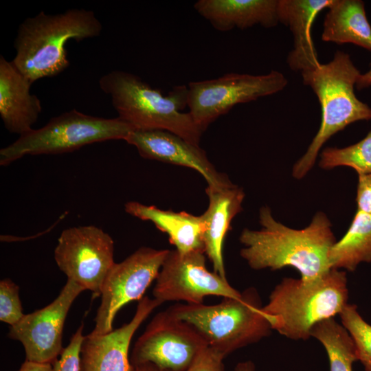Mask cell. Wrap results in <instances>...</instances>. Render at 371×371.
Wrapping results in <instances>:
<instances>
[{
	"instance_id": "cell-1",
	"label": "cell",
	"mask_w": 371,
	"mask_h": 371,
	"mask_svg": "<svg viewBox=\"0 0 371 371\" xmlns=\"http://www.w3.org/2000/svg\"><path fill=\"white\" fill-rule=\"evenodd\" d=\"M259 230L244 229L240 242V256L256 270L291 267L305 282L315 280L331 267L328 254L336 242L329 219L317 212L310 225L302 229L289 228L276 221L268 207L260 210Z\"/></svg>"
},
{
	"instance_id": "cell-2",
	"label": "cell",
	"mask_w": 371,
	"mask_h": 371,
	"mask_svg": "<svg viewBox=\"0 0 371 371\" xmlns=\"http://www.w3.org/2000/svg\"><path fill=\"white\" fill-rule=\"evenodd\" d=\"M102 30L91 10L73 8L56 14L41 11L19 25L12 62L32 83L57 76L69 65L66 43L98 36Z\"/></svg>"
},
{
	"instance_id": "cell-3",
	"label": "cell",
	"mask_w": 371,
	"mask_h": 371,
	"mask_svg": "<svg viewBox=\"0 0 371 371\" xmlns=\"http://www.w3.org/2000/svg\"><path fill=\"white\" fill-rule=\"evenodd\" d=\"M99 85L110 95L118 117L133 130L166 131L199 146L203 131L189 112L181 111L188 106V86H175L164 95L137 76L120 70L104 75Z\"/></svg>"
},
{
	"instance_id": "cell-4",
	"label": "cell",
	"mask_w": 371,
	"mask_h": 371,
	"mask_svg": "<svg viewBox=\"0 0 371 371\" xmlns=\"http://www.w3.org/2000/svg\"><path fill=\"white\" fill-rule=\"evenodd\" d=\"M348 300L346 272L331 269L313 281L283 278L262 309L272 330L293 340H306L315 325L339 315Z\"/></svg>"
},
{
	"instance_id": "cell-5",
	"label": "cell",
	"mask_w": 371,
	"mask_h": 371,
	"mask_svg": "<svg viewBox=\"0 0 371 371\" xmlns=\"http://www.w3.org/2000/svg\"><path fill=\"white\" fill-rule=\"evenodd\" d=\"M301 74L304 84L317 97L322 119L306 152L293 166V175L298 179L313 167L319 150L333 135L355 122L371 119V108L355 94L361 74L348 54L337 51L330 62Z\"/></svg>"
},
{
	"instance_id": "cell-6",
	"label": "cell",
	"mask_w": 371,
	"mask_h": 371,
	"mask_svg": "<svg viewBox=\"0 0 371 371\" xmlns=\"http://www.w3.org/2000/svg\"><path fill=\"white\" fill-rule=\"evenodd\" d=\"M262 308L259 295L251 287L240 297H223L217 304H177L167 311L192 326L209 347L225 357L270 335L272 328Z\"/></svg>"
},
{
	"instance_id": "cell-7",
	"label": "cell",
	"mask_w": 371,
	"mask_h": 371,
	"mask_svg": "<svg viewBox=\"0 0 371 371\" xmlns=\"http://www.w3.org/2000/svg\"><path fill=\"white\" fill-rule=\"evenodd\" d=\"M133 131L120 117L104 118L75 109L51 120L43 127L23 134L0 150V165L8 166L25 155L72 152L86 145L124 139Z\"/></svg>"
},
{
	"instance_id": "cell-8",
	"label": "cell",
	"mask_w": 371,
	"mask_h": 371,
	"mask_svg": "<svg viewBox=\"0 0 371 371\" xmlns=\"http://www.w3.org/2000/svg\"><path fill=\"white\" fill-rule=\"evenodd\" d=\"M287 83L283 74L276 70L261 75L229 73L215 79L190 82L188 85L189 113L203 133L235 105L276 93Z\"/></svg>"
},
{
	"instance_id": "cell-9",
	"label": "cell",
	"mask_w": 371,
	"mask_h": 371,
	"mask_svg": "<svg viewBox=\"0 0 371 371\" xmlns=\"http://www.w3.org/2000/svg\"><path fill=\"white\" fill-rule=\"evenodd\" d=\"M170 250L142 247L119 263H115L102 284L101 302L91 335L111 332L115 317L126 304L140 300L156 280Z\"/></svg>"
},
{
	"instance_id": "cell-10",
	"label": "cell",
	"mask_w": 371,
	"mask_h": 371,
	"mask_svg": "<svg viewBox=\"0 0 371 371\" xmlns=\"http://www.w3.org/2000/svg\"><path fill=\"white\" fill-rule=\"evenodd\" d=\"M54 259L68 280L100 296L104 279L115 263L114 242L94 225L69 227L58 238Z\"/></svg>"
},
{
	"instance_id": "cell-11",
	"label": "cell",
	"mask_w": 371,
	"mask_h": 371,
	"mask_svg": "<svg viewBox=\"0 0 371 371\" xmlns=\"http://www.w3.org/2000/svg\"><path fill=\"white\" fill-rule=\"evenodd\" d=\"M207 346L192 326L166 310L155 315L137 339L130 362L150 363L166 371H186Z\"/></svg>"
},
{
	"instance_id": "cell-12",
	"label": "cell",
	"mask_w": 371,
	"mask_h": 371,
	"mask_svg": "<svg viewBox=\"0 0 371 371\" xmlns=\"http://www.w3.org/2000/svg\"><path fill=\"white\" fill-rule=\"evenodd\" d=\"M155 280L153 294L161 304L185 301L198 304L209 295L232 298L242 295L227 278L208 271L203 251L181 254L170 250Z\"/></svg>"
},
{
	"instance_id": "cell-13",
	"label": "cell",
	"mask_w": 371,
	"mask_h": 371,
	"mask_svg": "<svg viewBox=\"0 0 371 371\" xmlns=\"http://www.w3.org/2000/svg\"><path fill=\"white\" fill-rule=\"evenodd\" d=\"M85 291L68 280L58 297L44 308L25 314L11 326L8 337L20 341L25 352V360L53 364L60 355L65 322L71 304Z\"/></svg>"
},
{
	"instance_id": "cell-14",
	"label": "cell",
	"mask_w": 371,
	"mask_h": 371,
	"mask_svg": "<svg viewBox=\"0 0 371 371\" xmlns=\"http://www.w3.org/2000/svg\"><path fill=\"white\" fill-rule=\"evenodd\" d=\"M125 141L145 159L188 167L196 170L207 186L222 188L232 183L227 175L216 170L206 153L182 137L163 130H133Z\"/></svg>"
},
{
	"instance_id": "cell-15",
	"label": "cell",
	"mask_w": 371,
	"mask_h": 371,
	"mask_svg": "<svg viewBox=\"0 0 371 371\" xmlns=\"http://www.w3.org/2000/svg\"><path fill=\"white\" fill-rule=\"evenodd\" d=\"M161 304L145 296L139 300L131 320L104 335L85 336L79 371H131L129 346L135 331L152 311Z\"/></svg>"
},
{
	"instance_id": "cell-16",
	"label": "cell",
	"mask_w": 371,
	"mask_h": 371,
	"mask_svg": "<svg viewBox=\"0 0 371 371\" xmlns=\"http://www.w3.org/2000/svg\"><path fill=\"white\" fill-rule=\"evenodd\" d=\"M32 83L12 61L0 56V115L5 128L19 136L32 130L42 111L40 100L30 93Z\"/></svg>"
},
{
	"instance_id": "cell-17",
	"label": "cell",
	"mask_w": 371,
	"mask_h": 371,
	"mask_svg": "<svg viewBox=\"0 0 371 371\" xmlns=\"http://www.w3.org/2000/svg\"><path fill=\"white\" fill-rule=\"evenodd\" d=\"M205 192L209 205L201 215L205 254L212 262L214 272L226 278L223 255L224 241L232 221L242 210L245 193L233 183L222 188L207 186Z\"/></svg>"
},
{
	"instance_id": "cell-18",
	"label": "cell",
	"mask_w": 371,
	"mask_h": 371,
	"mask_svg": "<svg viewBox=\"0 0 371 371\" xmlns=\"http://www.w3.org/2000/svg\"><path fill=\"white\" fill-rule=\"evenodd\" d=\"M280 0H199L194 8L217 30L272 27L280 23Z\"/></svg>"
},
{
	"instance_id": "cell-19",
	"label": "cell",
	"mask_w": 371,
	"mask_h": 371,
	"mask_svg": "<svg viewBox=\"0 0 371 371\" xmlns=\"http://www.w3.org/2000/svg\"><path fill=\"white\" fill-rule=\"evenodd\" d=\"M333 0H280V23L288 26L293 36V48L287 63L300 72L319 64L311 37V28L317 15L328 8Z\"/></svg>"
},
{
	"instance_id": "cell-20",
	"label": "cell",
	"mask_w": 371,
	"mask_h": 371,
	"mask_svg": "<svg viewBox=\"0 0 371 371\" xmlns=\"http://www.w3.org/2000/svg\"><path fill=\"white\" fill-rule=\"evenodd\" d=\"M124 210L133 216L153 223L157 229L168 236L170 243L179 253L205 252L204 223L201 215L161 210L137 201L127 202Z\"/></svg>"
},
{
	"instance_id": "cell-21",
	"label": "cell",
	"mask_w": 371,
	"mask_h": 371,
	"mask_svg": "<svg viewBox=\"0 0 371 371\" xmlns=\"http://www.w3.org/2000/svg\"><path fill=\"white\" fill-rule=\"evenodd\" d=\"M322 34L325 42L352 43L371 51V26L364 3L360 0H333L328 8Z\"/></svg>"
},
{
	"instance_id": "cell-22",
	"label": "cell",
	"mask_w": 371,
	"mask_h": 371,
	"mask_svg": "<svg viewBox=\"0 0 371 371\" xmlns=\"http://www.w3.org/2000/svg\"><path fill=\"white\" fill-rule=\"evenodd\" d=\"M331 269H356L361 262H371V215L357 210L343 238L328 254Z\"/></svg>"
},
{
	"instance_id": "cell-23",
	"label": "cell",
	"mask_w": 371,
	"mask_h": 371,
	"mask_svg": "<svg viewBox=\"0 0 371 371\" xmlns=\"http://www.w3.org/2000/svg\"><path fill=\"white\" fill-rule=\"evenodd\" d=\"M311 336L325 348L330 371H352V364L358 361L356 346L348 330L335 317L315 325Z\"/></svg>"
},
{
	"instance_id": "cell-24",
	"label": "cell",
	"mask_w": 371,
	"mask_h": 371,
	"mask_svg": "<svg viewBox=\"0 0 371 371\" xmlns=\"http://www.w3.org/2000/svg\"><path fill=\"white\" fill-rule=\"evenodd\" d=\"M340 166L355 169L359 175H371V131L355 144L341 148H326L322 152V168L332 169Z\"/></svg>"
},
{
	"instance_id": "cell-25",
	"label": "cell",
	"mask_w": 371,
	"mask_h": 371,
	"mask_svg": "<svg viewBox=\"0 0 371 371\" xmlns=\"http://www.w3.org/2000/svg\"><path fill=\"white\" fill-rule=\"evenodd\" d=\"M339 315L355 344L358 361L366 371H371V325L361 316L355 304H348Z\"/></svg>"
},
{
	"instance_id": "cell-26",
	"label": "cell",
	"mask_w": 371,
	"mask_h": 371,
	"mask_svg": "<svg viewBox=\"0 0 371 371\" xmlns=\"http://www.w3.org/2000/svg\"><path fill=\"white\" fill-rule=\"evenodd\" d=\"M19 286L10 278L0 281V320L13 326L24 316Z\"/></svg>"
},
{
	"instance_id": "cell-27",
	"label": "cell",
	"mask_w": 371,
	"mask_h": 371,
	"mask_svg": "<svg viewBox=\"0 0 371 371\" xmlns=\"http://www.w3.org/2000/svg\"><path fill=\"white\" fill-rule=\"evenodd\" d=\"M82 324L72 335L69 344L63 348L59 358L52 364L54 371H79L80 348L85 338Z\"/></svg>"
},
{
	"instance_id": "cell-28",
	"label": "cell",
	"mask_w": 371,
	"mask_h": 371,
	"mask_svg": "<svg viewBox=\"0 0 371 371\" xmlns=\"http://www.w3.org/2000/svg\"><path fill=\"white\" fill-rule=\"evenodd\" d=\"M224 358L222 354L207 346L186 371H224Z\"/></svg>"
},
{
	"instance_id": "cell-29",
	"label": "cell",
	"mask_w": 371,
	"mask_h": 371,
	"mask_svg": "<svg viewBox=\"0 0 371 371\" xmlns=\"http://www.w3.org/2000/svg\"><path fill=\"white\" fill-rule=\"evenodd\" d=\"M357 210L371 215V175H359L357 191Z\"/></svg>"
},
{
	"instance_id": "cell-30",
	"label": "cell",
	"mask_w": 371,
	"mask_h": 371,
	"mask_svg": "<svg viewBox=\"0 0 371 371\" xmlns=\"http://www.w3.org/2000/svg\"><path fill=\"white\" fill-rule=\"evenodd\" d=\"M17 371H54L52 363H37L25 360Z\"/></svg>"
},
{
	"instance_id": "cell-31",
	"label": "cell",
	"mask_w": 371,
	"mask_h": 371,
	"mask_svg": "<svg viewBox=\"0 0 371 371\" xmlns=\"http://www.w3.org/2000/svg\"><path fill=\"white\" fill-rule=\"evenodd\" d=\"M356 87L358 89L371 87V67L366 73L359 75Z\"/></svg>"
},
{
	"instance_id": "cell-32",
	"label": "cell",
	"mask_w": 371,
	"mask_h": 371,
	"mask_svg": "<svg viewBox=\"0 0 371 371\" xmlns=\"http://www.w3.org/2000/svg\"><path fill=\"white\" fill-rule=\"evenodd\" d=\"M131 371H166L150 363L131 365Z\"/></svg>"
},
{
	"instance_id": "cell-33",
	"label": "cell",
	"mask_w": 371,
	"mask_h": 371,
	"mask_svg": "<svg viewBox=\"0 0 371 371\" xmlns=\"http://www.w3.org/2000/svg\"><path fill=\"white\" fill-rule=\"evenodd\" d=\"M255 366L253 362L248 361L245 362L238 363L234 371H254Z\"/></svg>"
}]
</instances>
